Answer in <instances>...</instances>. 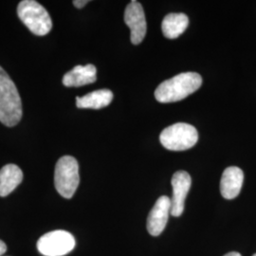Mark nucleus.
Masks as SVG:
<instances>
[{"label":"nucleus","instance_id":"3","mask_svg":"<svg viewBox=\"0 0 256 256\" xmlns=\"http://www.w3.org/2000/svg\"><path fill=\"white\" fill-rule=\"evenodd\" d=\"M18 14L22 23L36 36L48 34L52 28V20L46 10L34 0H23L18 4Z\"/></svg>","mask_w":256,"mask_h":256},{"label":"nucleus","instance_id":"7","mask_svg":"<svg viewBox=\"0 0 256 256\" xmlns=\"http://www.w3.org/2000/svg\"><path fill=\"white\" fill-rule=\"evenodd\" d=\"M124 22L131 30V42L138 45L146 34V19L144 8L136 0L131 1L124 12Z\"/></svg>","mask_w":256,"mask_h":256},{"label":"nucleus","instance_id":"18","mask_svg":"<svg viewBox=\"0 0 256 256\" xmlns=\"http://www.w3.org/2000/svg\"><path fill=\"white\" fill-rule=\"evenodd\" d=\"M256 256V254H254V256Z\"/></svg>","mask_w":256,"mask_h":256},{"label":"nucleus","instance_id":"5","mask_svg":"<svg viewBox=\"0 0 256 256\" xmlns=\"http://www.w3.org/2000/svg\"><path fill=\"white\" fill-rule=\"evenodd\" d=\"M160 144L172 151L188 150L198 140V133L191 124L178 122L170 126L160 133Z\"/></svg>","mask_w":256,"mask_h":256},{"label":"nucleus","instance_id":"13","mask_svg":"<svg viewBox=\"0 0 256 256\" xmlns=\"http://www.w3.org/2000/svg\"><path fill=\"white\" fill-rule=\"evenodd\" d=\"M113 100V93L110 90H100L90 92L82 97L76 98V106L78 108L101 110Z\"/></svg>","mask_w":256,"mask_h":256},{"label":"nucleus","instance_id":"10","mask_svg":"<svg viewBox=\"0 0 256 256\" xmlns=\"http://www.w3.org/2000/svg\"><path fill=\"white\" fill-rule=\"evenodd\" d=\"M244 182L243 171L236 167L230 166L223 172L220 180V192L226 200H234L238 196Z\"/></svg>","mask_w":256,"mask_h":256},{"label":"nucleus","instance_id":"16","mask_svg":"<svg viewBox=\"0 0 256 256\" xmlns=\"http://www.w3.org/2000/svg\"><path fill=\"white\" fill-rule=\"evenodd\" d=\"M6 252H7V245L2 240H0V256H3Z\"/></svg>","mask_w":256,"mask_h":256},{"label":"nucleus","instance_id":"11","mask_svg":"<svg viewBox=\"0 0 256 256\" xmlns=\"http://www.w3.org/2000/svg\"><path fill=\"white\" fill-rule=\"evenodd\" d=\"M97 70L93 64L76 66L72 70L64 74L63 84L68 88H79L96 82Z\"/></svg>","mask_w":256,"mask_h":256},{"label":"nucleus","instance_id":"14","mask_svg":"<svg viewBox=\"0 0 256 256\" xmlns=\"http://www.w3.org/2000/svg\"><path fill=\"white\" fill-rule=\"evenodd\" d=\"M188 24L189 18L186 14L182 12L169 14L162 23V30L166 38L174 39L182 34L188 27Z\"/></svg>","mask_w":256,"mask_h":256},{"label":"nucleus","instance_id":"15","mask_svg":"<svg viewBox=\"0 0 256 256\" xmlns=\"http://www.w3.org/2000/svg\"><path fill=\"white\" fill-rule=\"evenodd\" d=\"M88 2H90L88 0H74V5L78 9H82V7H84Z\"/></svg>","mask_w":256,"mask_h":256},{"label":"nucleus","instance_id":"1","mask_svg":"<svg viewBox=\"0 0 256 256\" xmlns=\"http://www.w3.org/2000/svg\"><path fill=\"white\" fill-rule=\"evenodd\" d=\"M202 84L200 74L183 72L162 82L156 90V99L162 104L182 101L196 92Z\"/></svg>","mask_w":256,"mask_h":256},{"label":"nucleus","instance_id":"2","mask_svg":"<svg viewBox=\"0 0 256 256\" xmlns=\"http://www.w3.org/2000/svg\"><path fill=\"white\" fill-rule=\"evenodd\" d=\"M22 101L14 81L0 66V122L8 126H16L22 118Z\"/></svg>","mask_w":256,"mask_h":256},{"label":"nucleus","instance_id":"9","mask_svg":"<svg viewBox=\"0 0 256 256\" xmlns=\"http://www.w3.org/2000/svg\"><path fill=\"white\" fill-rule=\"evenodd\" d=\"M169 214H171V198L162 196L156 200L154 207L148 214V232L153 236H160L164 230Z\"/></svg>","mask_w":256,"mask_h":256},{"label":"nucleus","instance_id":"8","mask_svg":"<svg viewBox=\"0 0 256 256\" xmlns=\"http://www.w3.org/2000/svg\"><path fill=\"white\" fill-rule=\"evenodd\" d=\"M173 196L171 198V214L178 218L182 214L184 203L191 188L192 178L185 171H178L172 178Z\"/></svg>","mask_w":256,"mask_h":256},{"label":"nucleus","instance_id":"17","mask_svg":"<svg viewBox=\"0 0 256 256\" xmlns=\"http://www.w3.org/2000/svg\"><path fill=\"white\" fill-rule=\"evenodd\" d=\"M224 256H242L239 252H229L227 254H225Z\"/></svg>","mask_w":256,"mask_h":256},{"label":"nucleus","instance_id":"4","mask_svg":"<svg viewBox=\"0 0 256 256\" xmlns=\"http://www.w3.org/2000/svg\"><path fill=\"white\" fill-rule=\"evenodd\" d=\"M80 182L79 164L72 156H64L55 166L54 185L57 192L64 198H72Z\"/></svg>","mask_w":256,"mask_h":256},{"label":"nucleus","instance_id":"12","mask_svg":"<svg viewBox=\"0 0 256 256\" xmlns=\"http://www.w3.org/2000/svg\"><path fill=\"white\" fill-rule=\"evenodd\" d=\"M23 180V172L18 165L7 164L0 170V196L4 198L16 189Z\"/></svg>","mask_w":256,"mask_h":256},{"label":"nucleus","instance_id":"6","mask_svg":"<svg viewBox=\"0 0 256 256\" xmlns=\"http://www.w3.org/2000/svg\"><path fill=\"white\" fill-rule=\"evenodd\" d=\"M76 245L74 236L63 230L46 232L37 241L38 252L45 256H64Z\"/></svg>","mask_w":256,"mask_h":256}]
</instances>
